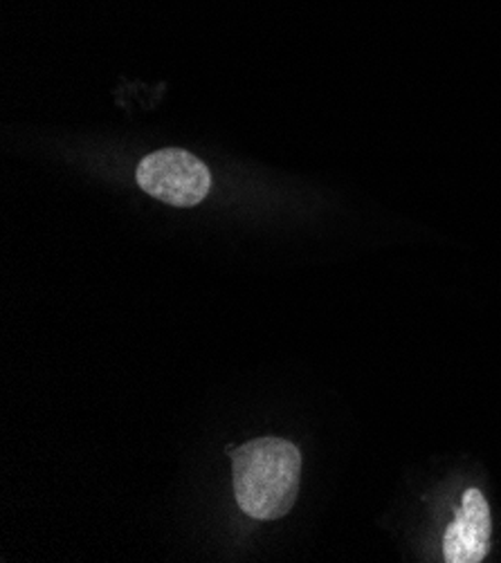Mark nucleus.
I'll use <instances>...</instances> for the list:
<instances>
[{
	"label": "nucleus",
	"mask_w": 501,
	"mask_h": 563,
	"mask_svg": "<svg viewBox=\"0 0 501 563\" xmlns=\"http://www.w3.org/2000/svg\"><path fill=\"white\" fill-rule=\"evenodd\" d=\"M239 508L257 521L286 517L299 494L302 454L282 438H257L232 454Z\"/></svg>",
	"instance_id": "f257e3e1"
},
{
	"label": "nucleus",
	"mask_w": 501,
	"mask_h": 563,
	"mask_svg": "<svg viewBox=\"0 0 501 563\" xmlns=\"http://www.w3.org/2000/svg\"><path fill=\"white\" fill-rule=\"evenodd\" d=\"M138 185L155 200L172 207H196L209 189V168L183 148H162L146 155L135 172Z\"/></svg>",
	"instance_id": "f03ea898"
},
{
	"label": "nucleus",
	"mask_w": 501,
	"mask_h": 563,
	"mask_svg": "<svg viewBox=\"0 0 501 563\" xmlns=\"http://www.w3.org/2000/svg\"><path fill=\"white\" fill-rule=\"evenodd\" d=\"M492 517L481 489H468L461 498L455 521L445 530L443 556L448 563H481L488 556Z\"/></svg>",
	"instance_id": "7ed1b4c3"
}]
</instances>
